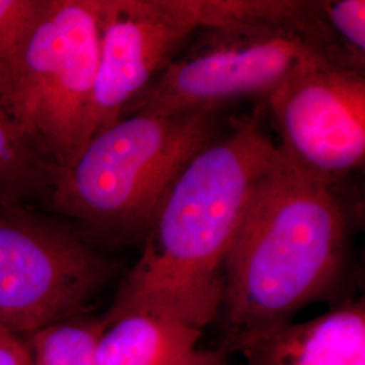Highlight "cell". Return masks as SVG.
<instances>
[{"instance_id": "1", "label": "cell", "mask_w": 365, "mask_h": 365, "mask_svg": "<svg viewBox=\"0 0 365 365\" xmlns=\"http://www.w3.org/2000/svg\"><path fill=\"white\" fill-rule=\"evenodd\" d=\"M259 110L182 170L107 313L156 314L203 331L220 313L225 265L276 144Z\"/></svg>"}, {"instance_id": "2", "label": "cell", "mask_w": 365, "mask_h": 365, "mask_svg": "<svg viewBox=\"0 0 365 365\" xmlns=\"http://www.w3.org/2000/svg\"><path fill=\"white\" fill-rule=\"evenodd\" d=\"M357 206L344 184L299 170L274 150L225 265L227 333L294 319L339 292L348 271Z\"/></svg>"}, {"instance_id": "3", "label": "cell", "mask_w": 365, "mask_h": 365, "mask_svg": "<svg viewBox=\"0 0 365 365\" xmlns=\"http://www.w3.org/2000/svg\"><path fill=\"white\" fill-rule=\"evenodd\" d=\"M218 110L120 118L53 173L48 199L98 233L143 241L182 170L217 137Z\"/></svg>"}, {"instance_id": "4", "label": "cell", "mask_w": 365, "mask_h": 365, "mask_svg": "<svg viewBox=\"0 0 365 365\" xmlns=\"http://www.w3.org/2000/svg\"><path fill=\"white\" fill-rule=\"evenodd\" d=\"M334 51L317 1L299 19L203 27L140 96L128 115L135 111L220 108L222 103L240 98L267 99L304 68L325 63L342 66Z\"/></svg>"}, {"instance_id": "5", "label": "cell", "mask_w": 365, "mask_h": 365, "mask_svg": "<svg viewBox=\"0 0 365 365\" xmlns=\"http://www.w3.org/2000/svg\"><path fill=\"white\" fill-rule=\"evenodd\" d=\"M98 0H46L26 48L0 73V102L53 173L90 138Z\"/></svg>"}, {"instance_id": "6", "label": "cell", "mask_w": 365, "mask_h": 365, "mask_svg": "<svg viewBox=\"0 0 365 365\" xmlns=\"http://www.w3.org/2000/svg\"><path fill=\"white\" fill-rule=\"evenodd\" d=\"M113 267L68 227L0 209V327L26 337L88 314Z\"/></svg>"}, {"instance_id": "7", "label": "cell", "mask_w": 365, "mask_h": 365, "mask_svg": "<svg viewBox=\"0 0 365 365\" xmlns=\"http://www.w3.org/2000/svg\"><path fill=\"white\" fill-rule=\"evenodd\" d=\"M98 18L90 138L126 117L196 31L209 25L207 0H98Z\"/></svg>"}, {"instance_id": "8", "label": "cell", "mask_w": 365, "mask_h": 365, "mask_svg": "<svg viewBox=\"0 0 365 365\" xmlns=\"http://www.w3.org/2000/svg\"><path fill=\"white\" fill-rule=\"evenodd\" d=\"M280 155L317 178L344 184L365 160L363 71L317 64L299 71L267 99Z\"/></svg>"}, {"instance_id": "9", "label": "cell", "mask_w": 365, "mask_h": 365, "mask_svg": "<svg viewBox=\"0 0 365 365\" xmlns=\"http://www.w3.org/2000/svg\"><path fill=\"white\" fill-rule=\"evenodd\" d=\"M244 365H365L364 299H344L310 321L226 333Z\"/></svg>"}, {"instance_id": "10", "label": "cell", "mask_w": 365, "mask_h": 365, "mask_svg": "<svg viewBox=\"0 0 365 365\" xmlns=\"http://www.w3.org/2000/svg\"><path fill=\"white\" fill-rule=\"evenodd\" d=\"M95 342V365H179L195 352L202 330L144 312L106 313Z\"/></svg>"}, {"instance_id": "11", "label": "cell", "mask_w": 365, "mask_h": 365, "mask_svg": "<svg viewBox=\"0 0 365 365\" xmlns=\"http://www.w3.org/2000/svg\"><path fill=\"white\" fill-rule=\"evenodd\" d=\"M52 172L0 102V209H24L48 192Z\"/></svg>"}, {"instance_id": "12", "label": "cell", "mask_w": 365, "mask_h": 365, "mask_svg": "<svg viewBox=\"0 0 365 365\" xmlns=\"http://www.w3.org/2000/svg\"><path fill=\"white\" fill-rule=\"evenodd\" d=\"M101 319L83 314L24 337L30 365H95L93 351Z\"/></svg>"}, {"instance_id": "13", "label": "cell", "mask_w": 365, "mask_h": 365, "mask_svg": "<svg viewBox=\"0 0 365 365\" xmlns=\"http://www.w3.org/2000/svg\"><path fill=\"white\" fill-rule=\"evenodd\" d=\"M318 10L329 34L351 66L364 71V0H321Z\"/></svg>"}, {"instance_id": "14", "label": "cell", "mask_w": 365, "mask_h": 365, "mask_svg": "<svg viewBox=\"0 0 365 365\" xmlns=\"http://www.w3.org/2000/svg\"><path fill=\"white\" fill-rule=\"evenodd\" d=\"M45 6L46 0H0V73L26 48Z\"/></svg>"}, {"instance_id": "15", "label": "cell", "mask_w": 365, "mask_h": 365, "mask_svg": "<svg viewBox=\"0 0 365 365\" xmlns=\"http://www.w3.org/2000/svg\"><path fill=\"white\" fill-rule=\"evenodd\" d=\"M0 365H30L26 341L0 327Z\"/></svg>"}, {"instance_id": "16", "label": "cell", "mask_w": 365, "mask_h": 365, "mask_svg": "<svg viewBox=\"0 0 365 365\" xmlns=\"http://www.w3.org/2000/svg\"><path fill=\"white\" fill-rule=\"evenodd\" d=\"M179 365H233L229 360L227 353L223 349L220 351H207L196 349L191 353L184 361Z\"/></svg>"}]
</instances>
